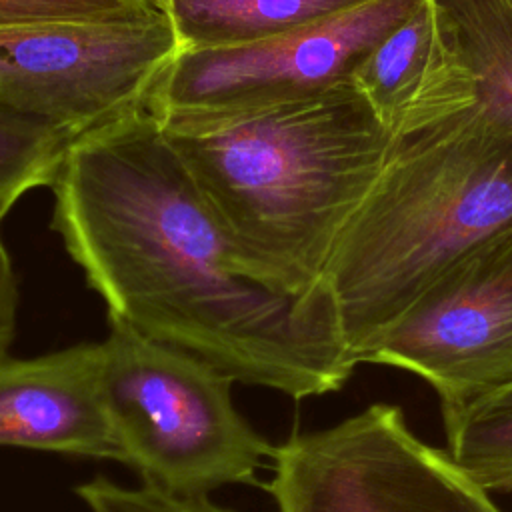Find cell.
Here are the masks:
<instances>
[{
    "label": "cell",
    "mask_w": 512,
    "mask_h": 512,
    "mask_svg": "<svg viewBox=\"0 0 512 512\" xmlns=\"http://www.w3.org/2000/svg\"><path fill=\"white\" fill-rule=\"evenodd\" d=\"M88 512H234L210 496H176L154 486H126L108 476H94L74 488Z\"/></svg>",
    "instance_id": "2e32d148"
},
{
    "label": "cell",
    "mask_w": 512,
    "mask_h": 512,
    "mask_svg": "<svg viewBox=\"0 0 512 512\" xmlns=\"http://www.w3.org/2000/svg\"><path fill=\"white\" fill-rule=\"evenodd\" d=\"M106 318L102 396L118 462L138 472L142 484L176 496H210L254 482L274 446L234 406V378Z\"/></svg>",
    "instance_id": "277c9868"
},
{
    "label": "cell",
    "mask_w": 512,
    "mask_h": 512,
    "mask_svg": "<svg viewBox=\"0 0 512 512\" xmlns=\"http://www.w3.org/2000/svg\"><path fill=\"white\" fill-rule=\"evenodd\" d=\"M510 2H512V0H510Z\"/></svg>",
    "instance_id": "ac0fdd59"
},
{
    "label": "cell",
    "mask_w": 512,
    "mask_h": 512,
    "mask_svg": "<svg viewBox=\"0 0 512 512\" xmlns=\"http://www.w3.org/2000/svg\"><path fill=\"white\" fill-rule=\"evenodd\" d=\"M416 374L440 412L512 380V226L448 268L360 358Z\"/></svg>",
    "instance_id": "ba28073f"
},
{
    "label": "cell",
    "mask_w": 512,
    "mask_h": 512,
    "mask_svg": "<svg viewBox=\"0 0 512 512\" xmlns=\"http://www.w3.org/2000/svg\"><path fill=\"white\" fill-rule=\"evenodd\" d=\"M176 52L166 16L0 28V106L78 136L144 108Z\"/></svg>",
    "instance_id": "52a82bcc"
},
{
    "label": "cell",
    "mask_w": 512,
    "mask_h": 512,
    "mask_svg": "<svg viewBox=\"0 0 512 512\" xmlns=\"http://www.w3.org/2000/svg\"><path fill=\"white\" fill-rule=\"evenodd\" d=\"M440 36L466 70L474 106L512 128V2L428 0Z\"/></svg>",
    "instance_id": "8fae6325"
},
{
    "label": "cell",
    "mask_w": 512,
    "mask_h": 512,
    "mask_svg": "<svg viewBox=\"0 0 512 512\" xmlns=\"http://www.w3.org/2000/svg\"><path fill=\"white\" fill-rule=\"evenodd\" d=\"M74 136L0 106V200L48 186L58 160Z\"/></svg>",
    "instance_id": "5bb4252c"
},
{
    "label": "cell",
    "mask_w": 512,
    "mask_h": 512,
    "mask_svg": "<svg viewBox=\"0 0 512 512\" xmlns=\"http://www.w3.org/2000/svg\"><path fill=\"white\" fill-rule=\"evenodd\" d=\"M164 130L244 274L288 296L324 288L332 252L396 142L352 76L250 114Z\"/></svg>",
    "instance_id": "7a4b0ae2"
},
{
    "label": "cell",
    "mask_w": 512,
    "mask_h": 512,
    "mask_svg": "<svg viewBox=\"0 0 512 512\" xmlns=\"http://www.w3.org/2000/svg\"><path fill=\"white\" fill-rule=\"evenodd\" d=\"M166 16L162 0H0V28L52 22H128Z\"/></svg>",
    "instance_id": "9a60e30c"
},
{
    "label": "cell",
    "mask_w": 512,
    "mask_h": 512,
    "mask_svg": "<svg viewBox=\"0 0 512 512\" xmlns=\"http://www.w3.org/2000/svg\"><path fill=\"white\" fill-rule=\"evenodd\" d=\"M350 76L394 138L474 106L472 82L446 48L428 0H418Z\"/></svg>",
    "instance_id": "30bf717a"
},
{
    "label": "cell",
    "mask_w": 512,
    "mask_h": 512,
    "mask_svg": "<svg viewBox=\"0 0 512 512\" xmlns=\"http://www.w3.org/2000/svg\"><path fill=\"white\" fill-rule=\"evenodd\" d=\"M446 452L488 492H512V380L442 412Z\"/></svg>",
    "instance_id": "4fadbf2b"
},
{
    "label": "cell",
    "mask_w": 512,
    "mask_h": 512,
    "mask_svg": "<svg viewBox=\"0 0 512 512\" xmlns=\"http://www.w3.org/2000/svg\"><path fill=\"white\" fill-rule=\"evenodd\" d=\"M416 4L364 0L260 42L178 50L146 110L164 128H194L320 90L350 76Z\"/></svg>",
    "instance_id": "8992f818"
},
{
    "label": "cell",
    "mask_w": 512,
    "mask_h": 512,
    "mask_svg": "<svg viewBox=\"0 0 512 512\" xmlns=\"http://www.w3.org/2000/svg\"><path fill=\"white\" fill-rule=\"evenodd\" d=\"M512 226V128L476 106L396 138L322 284L358 364L458 260Z\"/></svg>",
    "instance_id": "3957f363"
},
{
    "label": "cell",
    "mask_w": 512,
    "mask_h": 512,
    "mask_svg": "<svg viewBox=\"0 0 512 512\" xmlns=\"http://www.w3.org/2000/svg\"><path fill=\"white\" fill-rule=\"evenodd\" d=\"M278 512H502L400 406L376 402L328 428L294 432L272 454Z\"/></svg>",
    "instance_id": "5b68a950"
},
{
    "label": "cell",
    "mask_w": 512,
    "mask_h": 512,
    "mask_svg": "<svg viewBox=\"0 0 512 512\" xmlns=\"http://www.w3.org/2000/svg\"><path fill=\"white\" fill-rule=\"evenodd\" d=\"M364 0H162L178 50L260 42Z\"/></svg>",
    "instance_id": "7c38bea8"
},
{
    "label": "cell",
    "mask_w": 512,
    "mask_h": 512,
    "mask_svg": "<svg viewBox=\"0 0 512 512\" xmlns=\"http://www.w3.org/2000/svg\"><path fill=\"white\" fill-rule=\"evenodd\" d=\"M0 446L118 460L102 396V346L0 360Z\"/></svg>",
    "instance_id": "9c48e42d"
},
{
    "label": "cell",
    "mask_w": 512,
    "mask_h": 512,
    "mask_svg": "<svg viewBox=\"0 0 512 512\" xmlns=\"http://www.w3.org/2000/svg\"><path fill=\"white\" fill-rule=\"evenodd\" d=\"M12 206H14V202L0 200V226ZM18 302H20L18 278L14 272L10 252H8V248L2 240V232H0V360L8 356V350L16 336Z\"/></svg>",
    "instance_id": "e0dca14e"
},
{
    "label": "cell",
    "mask_w": 512,
    "mask_h": 512,
    "mask_svg": "<svg viewBox=\"0 0 512 512\" xmlns=\"http://www.w3.org/2000/svg\"><path fill=\"white\" fill-rule=\"evenodd\" d=\"M48 188L50 228L106 316L212 362L234 382L294 400L340 390L358 366L326 286L288 296L244 274L146 106L74 136Z\"/></svg>",
    "instance_id": "6da1fadb"
}]
</instances>
